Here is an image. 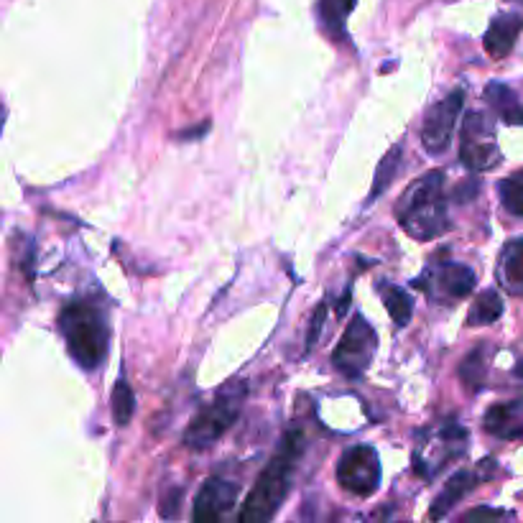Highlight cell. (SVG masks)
<instances>
[{"mask_svg":"<svg viewBox=\"0 0 523 523\" xmlns=\"http://www.w3.org/2000/svg\"><path fill=\"white\" fill-rule=\"evenodd\" d=\"M498 194H501V202L511 215L523 217V171H516L513 177L503 179L498 184Z\"/></svg>","mask_w":523,"mask_h":523,"instance_id":"22","label":"cell"},{"mask_svg":"<svg viewBox=\"0 0 523 523\" xmlns=\"http://www.w3.org/2000/svg\"><path fill=\"white\" fill-rule=\"evenodd\" d=\"M490 462H493V460H483L480 470H460L457 475H452L450 483L444 485L442 493L434 498L432 511H429V518H444L447 513L452 511V508L457 506V503L462 501V498H465L467 493H470V490L478 488L480 480H485L483 470L490 465Z\"/></svg>","mask_w":523,"mask_h":523,"instance_id":"11","label":"cell"},{"mask_svg":"<svg viewBox=\"0 0 523 523\" xmlns=\"http://www.w3.org/2000/svg\"><path fill=\"white\" fill-rule=\"evenodd\" d=\"M398 166H401V146H393L386 156H383L381 166L376 171V179H373V189H370L368 202H376L388 187H391L393 177H396Z\"/></svg>","mask_w":523,"mask_h":523,"instance_id":"21","label":"cell"},{"mask_svg":"<svg viewBox=\"0 0 523 523\" xmlns=\"http://www.w3.org/2000/svg\"><path fill=\"white\" fill-rule=\"evenodd\" d=\"M110 409H113V419L118 427H126L128 421L133 419V411H136V396H133L126 376H120L118 383H115L113 398H110Z\"/></svg>","mask_w":523,"mask_h":523,"instance_id":"20","label":"cell"},{"mask_svg":"<svg viewBox=\"0 0 523 523\" xmlns=\"http://www.w3.org/2000/svg\"><path fill=\"white\" fill-rule=\"evenodd\" d=\"M427 279L429 284L439 286L437 294L450 296L452 302L465 299V296H470L472 289H475V273L467 266H462V263H444L437 273H432Z\"/></svg>","mask_w":523,"mask_h":523,"instance_id":"14","label":"cell"},{"mask_svg":"<svg viewBox=\"0 0 523 523\" xmlns=\"http://www.w3.org/2000/svg\"><path fill=\"white\" fill-rule=\"evenodd\" d=\"M501 314H503V299L498 296V291L488 289L472 302L470 314H467V325L470 327L493 325L495 319H501Z\"/></svg>","mask_w":523,"mask_h":523,"instance_id":"18","label":"cell"},{"mask_svg":"<svg viewBox=\"0 0 523 523\" xmlns=\"http://www.w3.org/2000/svg\"><path fill=\"white\" fill-rule=\"evenodd\" d=\"M378 350V335L373 330V325H368V319L363 314H355L353 322L347 325L345 335L337 342L335 353H332V365L340 370L345 378H358L365 376V370L373 363V355Z\"/></svg>","mask_w":523,"mask_h":523,"instance_id":"6","label":"cell"},{"mask_svg":"<svg viewBox=\"0 0 523 523\" xmlns=\"http://www.w3.org/2000/svg\"><path fill=\"white\" fill-rule=\"evenodd\" d=\"M480 368H483V360H480V350H475V353H472V355H467L465 363H462V368H460L462 381H465L467 386L472 388V391H478L480 381H483V373H480Z\"/></svg>","mask_w":523,"mask_h":523,"instance_id":"23","label":"cell"},{"mask_svg":"<svg viewBox=\"0 0 523 523\" xmlns=\"http://www.w3.org/2000/svg\"><path fill=\"white\" fill-rule=\"evenodd\" d=\"M179 498H182V488H174L169 495H166V498H161V516H166V518L177 516Z\"/></svg>","mask_w":523,"mask_h":523,"instance_id":"25","label":"cell"},{"mask_svg":"<svg viewBox=\"0 0 523 523\" xmlns=\"http://www.w3.org/2000/svg\"><path fill=\"white\" fill-rule=\"evenodd\" d=\"M516 376H521V378H523V360H521V363H518V368H516Z\"/></svg>","mask_w":523,"mask_h":523,"instance_id":"28","label":"cell"},{"mask_svg":"<svg viewBox=\"0 0 523 523\" xmlns=\"http://www.w3.org/2000/svg\"><path fill=\"white\" fill-rule=\"evenodd\" d=\"M485 432L498 439H521L523 437V398L495 404L485 411Z\"/></svg>","mask_w":523,"mask_h":523,"instance_id":"12","label":"cell"},{"mask_svg":"<svg viewBox=\"0 0 523 523\" xmlns=\"http://www.w3.org/2000/svg\"><path fill=\"white\" fill-rule=\"evenodd\" d=\"M462 103H465V95H462V90H455L429 108L424 128H421V143H424V148H427L429 154H442V151H447V146H450L452 141V133H455L457 118H460L462 113Z\"/></svg>","mask_w":523,"mask_h":523,"instance_id":"9","label":"cell"},{"mask_svg":"<svg viewBox=\"0 0 523 523\" xmlns=\"http://www.w3.org/2000/svg\"><path fill=\"white\" fill-rule=\"evenodd\" d=\"M245 391L248 388L243 383H230L228 388H222L215 396V401L197 411L192 421H189L187 432H184L182 442L189 450H207L222 434L228 432L240 416V406L245 401Z\"/></svg>","mask_w":523,"mask_h":523,"instance_id":"4","label":"cell"},{"mask_svg":"<svg viewBox=\"0 0 523 523\" xmlns=\"http://www.w3.org/2000/svg\"><path fill=\"white\" fill-rule=\"evenodd\" d=\"M460 161L472 171H488L501 164V151L495 141V126L490 115L470 113L462 126Z\"/></svg>","mask_w":523,"mask_h":523,"instance_id":"7","label":"cell"},{"mask_svg":"<svg viewBox=\"0 0 523 523\" xmlns=\"http://www.w3.org/2000/svg\"><path fill=\"white\" fill-rule=\"evenodd\" d=\"M355 3L358 0H319L317 13L322 29L332 36H340L345 31L347 16L355 11Z\"/></svg>","mask_w":523,"mask_h":523,"instance_id":"17","label":"cell"},{"mask_svg":"<svg viewBox=\"0 0 523 523\" xmlns=\"http://www.w3.org/2000/svg\"><path fill=\"white\" fill-rule=\"evenodd\" d=\"M467 442H470V437L455 421H444L442 427L427 429L424 434H419V442H416L414 472L421 478H434L437 472L447 467V462L465 455Z\"/></svg>","mask_w":523,"mask_h":523,"instance_id":"5","label":"cell"},{"mask_svg":"<svg viewBox=\"0 0 523 523\" xmlns=\"http://www.w3.org/2000/svg\"><path fill=\"white\" fill-rule=\"evenodd\" d=\"M521 29L523 16H518V13H498V16L490 21L488 34H485V52L495 59L506 57L513 49V44H516Z\"/></svg>","mask_w":523,"mask_h":523,"instance_id":"13","label":"cell"},{"mask_svg":"<svg viewBox=\"0 0 523 523\" xmlns=\"http://www.w3.org/2000/svg\"><path fill=\"white\" fill-rule=\"evenodd\" d=\"M304 450V437L302 432H289L281 442L279 452L271 457L263 472L258 475L256 485L248 493L240 511V521L243 523H261L268 518L276 516V511L284 503L286 493L291 485V472H294L296 460Z\"/></svg>","mask_w":523,"mask_h":523,"instance_id":"1","label":"cell"},{"mask_svg":"<svg viewBox=\"0 0 523 523\" xmlns=\"http://www.w3.org/2000/svg\"><path fill=\"white\" fill-rule=\"evenodd\" d=\"M518 3H523V0H518Z\"/></svg>","mask_w":523,"mask_h":523,"instance_id":"29","label":"cell"},{"mask_svg":"<svg viewBox=\"0 0 523 523\" xmlns=\"http://www.w3.org/2000/svg\"><path fill=\"white\" fill-rule=\"evenodd\" d=\"M337 480L347 493L368 498L381 488V460L368 444H355L337 462Z\"/></svg>","mask_w":523,"mask_h":523,"instance_id":"8","label":"cell"},{"mask_svg":"<svg viewBox=\"0 0 523 523\" xmlns=\"http://www.w3.org/2000/svg\"><path fill=\"white\" fill-rule=\"evenodd\" d=\"M498 281L513 294H523V238L511 240L501 251Z\"/></svg>","mask_w":523,"mask_h":523,"instance_id":"15","label":"cell"},{"mask_svg":"<svg viewBox=\"0 0 523 523\" xmlns=\"http://www.w3.org/2000/svg\"><path fill=\"white\" fill-rule=\"evenodd\" d=\"M480 516H490V518H493V516H506V513H503V511H493V508H475V511H470V513H467V521H470V518H480Z\"/></svg>","mask_w":523,"mask_h":523,"instance_id":"27","label":"cell"},{"mask_svg":"<svg viewBox=\"0 0 523 523\" xmlns=\"http://www.w3.org/2000/svg\"><path fill=\"white\" fill-rule=\"evenodd\" d=\"M378 291H381L383 296V304H386L388 314L393 317V322H396L398 327H406L409 325L411 314H414V302L409 299V294H406L404 289H398V286L393 284H381L378 286Z\"/></svg>","mask_w":523,"mask_h":523,"instance_id":"19","label":"cell"},{"mask_svg":"<svg viewBox=\"0 0 523 523\" xmlns=\"http://www.w3.org/2000/svg\"><path fill=\"white\" fill-rule=\"evenodd\" d=\"M238 485L230 483V480L212 478L207 480L197 493V501H194L192 518L199 523H215L222 521L238 503Z\"/></svg>","mask_w":523,"mask_h":523,"instance_id":"10","label":"cell"},{"mask_svg":"<svg viewBox=\"0 0 523 523\" xmlns=\"http://www.w3.org/2000/svg\"><path fill=\"white\" fill-rule=\"evenodd\" d=\"M325 312H327V304H319V307L314 309V314H312V330H309V335H307V350L314 345V342H317L319 330H322V322H325Z\"/></svg>","mask_w":523,"mask_h":523,"instance_id":"24","label":"cell"},{"mask_svg":"<svg viewBox=\"0 0 523 523\" xmlns=\"http://www.w3.org/2000/svg\"><path fill=\"white\" fill-rule=\"evenodd\" d=\"M398 225L414 240H432L447 233V197H444V174L429 171L414 184H409L396 205Z\"/></svg>","mask_w":523,"mask_h":523,"instance_id":"2","label":"cell"},{"mask_svg":"<svg viewBox=\"0 0 523 523\" xmlns=\"http://www.w3.org/2000/svg\"><path fill=\"white\" fill-rule=\"evenodd\" d=\"M485 100L490 103L495 115H501L508 126H523V105L518 103L516 92L508 90L501 82H490L485 87Z\"/></svg>","mask_w":523,"mask_h":523,"instance_id":"16","label":"cell"},{"mask_svg":"<svg viewBox=\"0 0 523 523\" xmlns=\"http://www.w3.org/2000/svg\"><path fill=\"white\" fill-rule=\"evenodd\" d=\"M207 131H210V123H199L197 128H192V131H179L177 138H182V141H194V138L205 136Z\"/></svg>","mask_w":523,"mask_h":523,"instance_id":"26","label":"cell"},{"mask_svg":"<svg viewBox=\"0 0 523 523\" xmlns=\"http://www.w3.org/2000/svg\"><path fill=\"white\" fill-rule=\"evenodd\" d=\"M59 330L67 340V350L74 363L85 370H95L108 358L110 330L105 314L90 302H72L59 312Z\"/></svg>","mask_w":523,"mask_h":523,"instance_id":"3","label":"cell"}]
</instances>
